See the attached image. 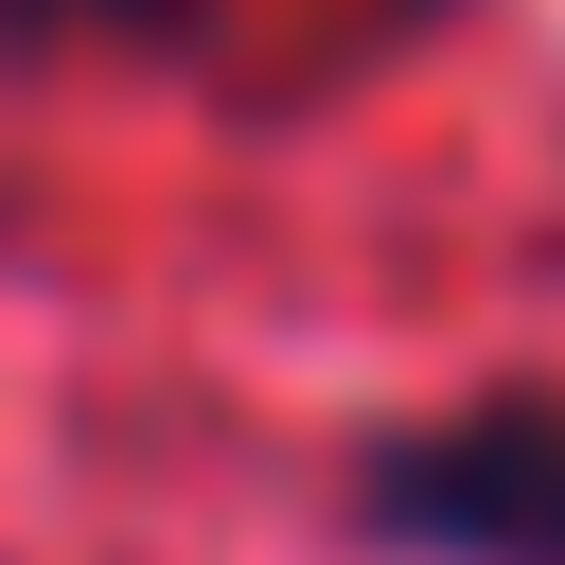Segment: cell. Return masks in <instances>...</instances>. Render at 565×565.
Wrapping results in <instances>:
<instances>
[{"mask_svg": "<svg viewBox=\"0 0 565 565\" xmlns=\"http://www.w3.org/2000/svg\"><path fill=\"white\" fill-rule=\"evenodd\" d=\"M353 512L424 565H565V406H459L371 441Z\"/></svg>", "mask_w": 565, "mask_h": 565, "instance_id": "cell-1", "label": "cell"}, {"mask_svg": "<svg viewBox=\"0 0 565 565\" xmlns=\"http://www.w3.org/2000/svg\"><path fill=\"white\" fill-rule=\"evenodd\" d=\"M0 35H194V0H0Z\"/></svg>", "mask_w": 565, "mask_h": 565, "instance_id": "cell-2", "label": "cell"}]
</instances>
